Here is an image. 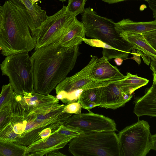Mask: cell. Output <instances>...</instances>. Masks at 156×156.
Returning a JSON list of instances; mask_svg holds the SVG:
<instances>
[{
    "label": "cell",
    "mask_w": 156,
    "mask_h": 156,
    "mask_svg": "<svg viewBox=\"0 0 156 156\" xmlns=\"http://www.w3.org/2000/svg\"><path fill=\"white\" fill-rule=\"evenodd\" d=\"M35 50L30 57L34 90L49 94L74 68L79 54V45L63 47L56 42Z\"/></svg>",
    "instance_id": "cell-1"
},
{
    "label": "cell",
    "mask_w": 156,
    "mask_h": 156,
    "mask_svg": "<svg viewBox=\"0 0 156 156\" xmlns=\"http://www.w3.org/2000/svg\"><path fill=\"white\" fill-rule=\"evenodd\" d=\"M59 101L30 111L22 104L19 113L6 125L18 135L14 142L28 147L57 131L72 115L65 112V105Z\"/></svg>",
    "instance_id": "cell-2"
},
{
    "label": "cell",
    "mask_w": 156,
    "mask_h": 156,
    "mask_svg": "<svg viewBox=\"0 0 156 156\" xmlns=\"http://www.w3.org/2000/svg\"><path fill=\"white\" fill-rule=\"evenodd\" d=\"M30 18L24 7L10 0L0 6V49L7 56L28 53L35 47Z\"/></svg>",
    "instance_id": "cell-3"
},
{
    "label": "cell",
    "mask_w": 156,
    "mask_h": 156,
    "mask_svg": "<svg viewBox=\"0 0 156 156\" xmlns=\"http://www.w3.org/2000/svg\"><path fill=\"white\" fill-rule=\"evenodd\" d=\"M81 19L87 37L99 40L115 49L129 54L134 48L123 37L124 32L117 23L98 15L93 9L85 8Z\"/></svg>",
    "instance_id": "cell-4"
},
{
    "label": "cell",
    "mask_w": 156,
    "mask_h": 156,
    "mask_svg": "<svg viewBox=\"0 0 156 156\" xmlns=\"http://www.w3.org/2000/svg\"><path fill=\"white\" fill-rule=\"evenodd\" d=\"M68 149L74 156H120L115 131L82 133L69 142Z\"/></svg>",
    "instance_id": "cell-5"
},
{
    "label": "cell",
    "mask_w": 156,
    "mask_h": 156,
    "mask_svg": "<svg viewBox=\"0 0 156 156\" xmlns=\"http://www.w3.org/2000/svg\"><path fill=\"white\" fill-rule=\"evenodd\" d=\"M2 75L9 78L14 91L21 95L34 90L33 63L28 53L6 57L0 65Z\"/></svg>",
    "instance_id": "cell-6"
},
{
    "label": "cell",
    "mask_w": 156,
    "mask_h": 156,
    "mask_svg": "<svg viewBox=\"0 0 156 156\" xmlns=\"http://www.w3.org/2000/svg\"><path fill=\"white\" fill-rule=\"evenodd\" d=\"M150 126L144 120L126 127L119 133L120 156H145L152 149Z\"/></svg>",
    "instance_id": "cell-7"
},
{
    "label": "cell",
    "mask_w": 156,
    "mask_h": 156,
    "mask_svg": "<svg viewBox=\"0 0 156 156\" xmlns=\"http://www.w3.org/2000/svg\"><path fill=\"white\" fill-rule=\"evenodd\" d=\"M76 19V16L68 11L65 5L55 14L48 16L34 37L35 50L58 42Z\"/></svg>",
    "instance_id": "cell-8"
},
{
    "label": "cell",
    "mask_w": 156,
    "mask_h": 156,
    "mask_svg": "<svg viewBox=\"0 0 156 156\" xmlns=\"http://www.w3.org/2000/svg\"><path fill=\"white\" fill-rule=\"evenodd\" d=\"M98 59L96 56H92L89 63L82 70L71 76L66 77L58 83L55 88L57 98L61 101L67 94L76 90L102 86V82L94 80L90 76Z\"/></svg>",
    "instance_id": "cell-9"
},
{
    "label": "cell",
    "mask_w": 156,
    "mask_h": 156,
    "mask_svg": "<svg viewBox=\"0 0 156 156\" xmlns=\"http://www.w3.org/2000/svg\"><path fill=\"white\" fill-rule=\"evenodd\" d=\"M63 125L78 128L82 131V133L117 130L113 120L90 111L87 113L72 115Z\"/></svg>",
    "instance_id": "cell-10"
},
{
    "label": "cell",
    "mask_w": 156,
    "mask_h": 156,
    "mask_svg": "<svg viewBox=\"0 0 156 156\" xmlns=\"http://www.w3.org/2000/svg\"><path fill=\"white\" fill-rule=\"evenodd\" d=\"M58 131L44 140L28 146L26 156H47L51 152L63 148L74 138L72 136L61 134Z\"/></svg>",
    "instance_id": "cell-11"
},
{
    "label": "cell",
    "mask_w": 156,
    "mask_h": 156,
    "mask_svg": "<svg viewBox=\"0 0 156 156\" xmlns=\"http://www.w3.org/2000/svg\"><path fill=\"white\" fill-rule=\"evenodd\" d=\"M116 81L101 87L99 107L115 110L124 106L128 102L124 98V92L117 85Z\"/></svg>",
    "instance_id": "cell-12"
},
{
    "label": "cell",
    "mask_w": 156,
    "mask_h": 156,
    "mask_svg": "<svg viewBox=\"0 0 156 156\" xmlns=\"http://www.w3.org/2000/svg\"><path fill=\"white\" fill-rule=\"evenodd\" d=\"M105 56L98 59L90 73L95 81L105 82L121 80L125 77L116 66L111 65Z\"/></svg>",
    "instance_id": "cell-13"
},
{
    "label": "cell",
    "mask_w": 156,
    "mask_h": 156,
    "mask_svg": "<svg viewBox=\"0 0 156 156\" xmlns=\"http://www.w3.org/2000/svg\"><path fill=\"white\" fill-rule=\"evenodd\" d=\"M134 103L133 112L138 117L144 115L156 117V84L153 81L145 94Z\"/></svg>",
    "instance_id": "cell-14"
},
{
    "label": "cell",
    "mask_w": 156,
    "mask_h": 156,
    "mask_svg": "<svg viewBox=\"0 0 156 156\" xmlns=\"http://www.w3.org/2000/svg\"><path fill=\"white\" fill-rule=\"evenodd\" d=\"M86 30L83 23L77 19L69 27L64 34L58 41L62 47H69L79 45L85 37Z\"/></svg>",
    "instance_id": "cell-15"
},
{
    "label": "cell",
    "mask_w": 156,
    "mask_h": 156,
    "mask_svg": "<svg viewBox=\"0 0 156 156\" xmlns=\"http://www.w3.org/2000/svg\"><path fill=\"white\" fill-rule=\"evenodd\" d=\"M19 100L25 109L28 111L41 106L59 101L57 98L49 94L44 95L36 92L34 90L31 92H24L23 94H18Z\"/></svg>",
    "instance_id": "cell-16"
},
{
    "label": "cell",
    "mask_w": 156,
    "mask_h": 156,
    "mask_svg": "<svg viewBox=\"0 0 156 156\" xmlns=\"http://www.w3.org/2000/svg\"><path fill=\"white\" fill-rule=\"evenodd\" d=\"M24 6L30 18L33 26L31 34L34 37L48 16L46 12L36 3L34 4L32 0H18Z\"/></svg>",
    "instance_id": "cell-17"
},
{
    "label": "cell",
    "mask_w": 156,
    "mask_h": 156,
    "mask_svg": "<svg viewBox=\"0 0 156 156\" xmlns=\"http://www.w3.org/2000/svg\"><path fill=\"white\" fill-rule=\"evenodd\" d=\"M123 32L126 33L143 34L156 29V20L146 22L133 21L123 19L117 23Z\"/></svg>",
    "instance_id": "cell-18"
},
{
    "label": "cell",
    "mask_w": 156,
    "mask_h": 156,
    "mask_svg": "<svg viewBox=\"0 0 156 156\" xmlns=\"http://www.w3.org/2000/svg\"><path fill=\"white\" fill-rule=\"evenodd\" d=\"M123 79L117 80L116 83L122 91L125 93L132 94L136 90L147 84L149 80L137 75H133L127 73Z\"/></svg>",
    "instance_id": "cell-19"
},
{
    "label": "cell",
    "mask_w": 156,
    "mask_h": 156,
    "mask_svg": "<svg viewBox=\"0 0 156 156\" xmlns=\"http://www.w3.org/2000/svg\"><path fill=\"white\" fill-rule=\"evenodd\" d=\"M123 37L133 47L150 56L156 57V51L151 46L142 34L126 33L124 32Z\"/></svg>",
    "instance_id": "cell-20"
},
{
    "label": "cell",
    "mask_w": 156,
    "mask_h": 156,
    "mask_svg": "<svg viewBox=\"0 0 156 156\" xmlns=\"http://www.w3.org/2000/svg\"><path fill=\"white\" fill-rule=\"evenodd\" d=\"M101 87L89 88L82 92L78 101L81 104L82 108L89 111L100 106Z\"/></svg>",
    "instance_id": "cell-21"
},
{
    "label": "cell",
    "mask_w": 156,
    "mask_h": 156,
    "mask_svg": "<svg viewBox=\"0 0 156 156\" xmlns=\"http://www.w3.org/2000/svg\"><path fill=\"white\" fill-rule=\"evenodd\" d=\"M27 148L13 142L0 141V156H26Z\"/></svg>",
    "instance_id": "cell-22"
},
{
    "label": "cell",
    "mask_w": 156,
    "mask_h": 156,
    "mask_svg": "<svg viewBox=\"0 0 156 156\" xmlns=\"http://www.w3.org/2000/svg\"><path fill=\"white\" fill-rule=\"evenodd\" d=\"M14 93L12 87L9 83L2 87L0 95V108L11 101Z\"/></svg>",
    "instance_id": "cell-23"
},
{
    "label": "cell",
    "mask_w": 156,
    "mask_h": 156,
    "mask_svg": "<svg viewBox=\"0 0 156 156\" xmlns=\"http://www.w3.org/2000/svg\"><path fill=\"white\" fill-rule=\"evenodd\" d=\"M11 101L9 103L0 108V129L8 124L12 118Z\"/></svg>",
    "instance_id": "cell-24"
},
{
    "label": "cell",
    "mask_w": 156,
    "mask_h": 156,
    "mask_svg": "<svg viewBox=\"0 0 156 156\" xmlns=\"http://www.w3.org/2000/svg\"><path fill=\"white\" fill-rule=\"evenodd\" d=\"M87 0H69L66 6L68 11L76 16L84 11V6Z\"/></svg>",
    "instance_id": "cell-25"
},
{
    "label": "cell",
    "mask_w": 156,
    "mask_h": 156,
    "mask_svg": "<svg viewBox=\"0 0 156 156\" xmlns=\"http://www.w3.org/2000/svg\"><path fill=\"white\" fill-rule=\"evenodd\" d=\"M61 134L71 136L74 138L82 133V131L78 128L64 125H62L58 131Z\"/></svg>",
    "instance_id": "cell-26"
},
{
    "label": "cell",
    "mask_w": 156,
    "mask_h": 156,
    "mask_svg": "<svg viewBox=\"0 0 156 156\" xmlns=\"http://www.w3.org/2000/svg\"><path fill=\"white\" fill-rule=\"evenodd\" d=\"M82 108L81 104L77 101L65 105L64 111L68 113L78 114L81 113Z\"/></svg>",
    "instance_id": "cell-27"
},
{
    "label": "cell",
    "mask_w": 156,
    "mask_h": 156,
    "mask_svg": "<svg viewBox=\"0 0 156 156\" xmlns=\"http://www.w3.org/2000/svg\"><path fill=\"white\" fill-rule=\"evenodd\" d=\"M142 34L149 44L156 51V29Z\"/></svg>",
    "instance_id": "cell-28"
},
{
    "label": "cell",
    "mask_w": 156,
    "mask_h": 156,
    "mask_svg": "<svg viewBox=\"0 0 156 156\" xmlns=\"http://www.w3.org/2000/svg\"><path fill=\"white\" fill-rule=\"evenodd\" d=\"M83 41L85 43L94 47L102 48L105 47V43L102 41L96 39H88L85 37L83 38Z\"/></svg>",
    "instance_id": "cell-29"
},
{
    "label": "cell",
    "mask_w": 156,
    "mask_h": 156,
    "mask_svg": "<svg viewBox=\"0 0 156 156\" xmlns=\"http://www.w3.org/2000/svg\"><path fill=\"white\" fill-rule=\"evenodd\" d=\"M137 51L138 53L141 56L144 62L147 65H149L151 61L150 56L139 50H137Z\"/></svg>",
    "instance_id": "cell-30"
},
{
    "label": "cell",
    "mask_w": 156,
    "mask_h": 156,
    "mask_svg": "<svg viewBox=\"0 0 156 156\" xmlns=\"http://www.w3.org/2000/svg\"><path fill=\"white\" fill-rule=\"evenodd\" d=\"M151 59L150 69L154 74H156V57L153 56L150 57Z\"/></svg>",
    "instance_id": "cell-31"
},
{
    "label": "cell",
    "mask_w": 156,
    "mask_h": 156,
    "mask_svg": "<svg viewBox=\"0 0 156 156\" xmlns=\"http://www.w3.org/2000/svg\"><path fill=\"white\" fill-rule=\"evenodd\" d=\"M132 50V53L133 55L132 58L135 60L138 65H140L141 63L140 55L136 52L135 49L133 48Z\"/></svg>",
    "instance_id": "cell-32"
},
{
    "label": "cell",
    "mask_w": 156,
    "mask_h": 156,
    "mask_svg": "<svg viewBox=\"0 0 156 156\" xmlns=\"http://www.w3.org/2000/svg\"><path fill=\"white\" fill-rule=\"evenodd\" d=\"M47 156H66V155L63 154L59 151L58 150H55L51 152L48 153Z\"/></svg>",
    "instance_id": "cell-33"
},
{
    "label": "cell",
    "mask_w": 156,
    "mask_h": 156,
    "mask_svg": "<svg viewBox=\"0 0 156 156\" xmlns=\"http://www.w3.org/2000/svg\"><path fill=\"white\" fill-rule=\"evenodd\" d=\"M152 149L156 151V134L151 136Z\"/></svg>",
    "instance_id": "cell-34"
},
{
    "label": "cell",
    "mask_w": 156,
    "mask_h": 156,
    "mask_svg": "<svg viewBox=\"0 0 156 156\" xmlns=\"http://www.w3.org/2000/svg\"><path fill=\"white\" fill-rule=\"evenodd\" d=\"M103 1L109 4H113L123 1L129 0H102ZM147 1L149 0H141Z\"/></svg>",
    "instance_id": "cell-35"
},
{
    "label": "cell",
    "mask_w": 156,
    "mask_h": 156,
    "mask_svg": "<svg viewBox=\"0 0 156 156\" xmlns=\"http://www.w3.org/2000/svg\"><path fill=\"white\" fill-rule=\"evenodd\" d=\"M114 61L117 65L119 66L122 64L123 59L120 58H115Z\"/></svg>",
    "instance_id": "cell-36"
},
{
    "label": "cell",
    "mask_w": 156,
    "mask_h": 156,
    "mask_svg": "<svg viewBox=\"0 0 156 156\" xmlns=\"http://www.w3.org/2000/svg\"><path fill=\"white\" fill-rule=\"evenodd\" d=\"M153 80L154 82L156 84V74L153 73Z\"/></svg>",
    "instance_id": "cell-37"
},
{
    "label": "cell",
    "mask_w": 156,
    "mask_h": 156,
    "mask_svg": "<svg viewBox=\"0 0 156 156\" xmlns=\"http://www.w3.org/2000/svg\"><path fill=\"white\" fill-rule=\"evenodd\" d=\"M32 2L34 4H35L37 2L40 0H32Z\"/></svg>",
    "instance_id": "cell-38"
},
{
    "label": "cell",
    "mask_w": 156,
    "mask_h": 156,
    "mask_svg": "<svg viewBox=\"0 0 156 156\" xmlns=\"http://www.w3.org/2000/svg\"><path fill=\"white\" fill-rule=\"evenodd\" d=\"M59 1L62 2H65L66 0H59Z\"/></svg>",
    "instance_id": "cell-39"
}]
</instances>
